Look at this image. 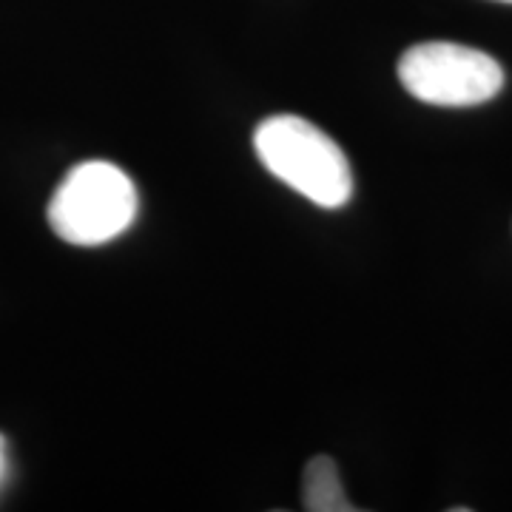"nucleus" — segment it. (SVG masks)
I'll return each instance as SVG.
<instances>
[{"label":"nucleus","instance_id":"obj_1","mask_svg":"<svg viewBox=\"0 0 512 512\" xmlns=\"http://www.w3.org/2000/svg\"><path fill=\"white\" fill-rule=\"evenodd\" d=\"M254 151L276 180L319 208H342L353 197V171L339 143L296 114H274L254 131Z\"/></svg>","mask_w":512,"mask_h":512},{"label":"nucleus","instance_id":"obj_2","mask_svg":"<svg viewBox=\"0 0 512 512\" xmlns=\"http://www.w3.org/2000/svg\"><path fill=\"white\" fill-rule=\"evenodd\" d=\"M137 211V185L126 171L106 160H86L60 180L46 217L63 242L97 248L126 234Z\"/></svg>","mask_w":512,"mask_h":512},{"label":"nucleus","instance_id":"obj_3","mask_svg":"<svg viewBox=\"0 0 512 512\" xmlns=\"http://www.w3.org/2000/svg\"><path fill=\"white\" fill-rule=\"evenodd\" d=\"M404 92L439 109H473L504 89L501 63L481 49L430 40L410 46L399 60Z\"/></svg>","mask_w":512,"mask_h":512},{"label":"nucleus","instance_id":"obj_4","mask_svg":"<svg viewBox=\"0 0 512 512\" xmlns=\"http://www.w3.org/2000/svg\"><path fill=\"white\" fill-rule=\"evenodd\" d=\"M302 501L308 512H356V504H350L339 481V467L330 456H313L308 461L302 481Z\"/></svg>","mask_w":512,"mask_h":512},{"label":"nucleus","instance_id":"obj_5","mask_svg":"<svg viewBox=\"0 0 512 512\" xmlns=\"http://www.w3.org/2000/svg\"><path fill=\"white\" fill-rule=\"evenodd\" d=\"M6 481H9V444L0 436V490Z\"/></svg>","mask_w":512,"mask_h":512},{"label":"nucleus","instance_id":"obj_6","mask_svg":"<svg viewBox=\"0 0 512 512\" xmlns=\"http://www.w3.org/2000/svg\"><path fill=\"white\" fill-rule=\"evenodd\" d=\"M501 3H512V0H501Z\"/></svg>","mask_w":512,"mask_h":512}]
</instances>
